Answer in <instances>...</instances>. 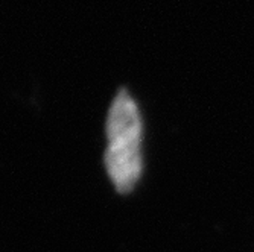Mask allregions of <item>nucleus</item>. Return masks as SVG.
<instances>
[{"instance_id": "f257e3e1", "label": "nucleus", "mask_w": 254, "mask_h": 252, "mask_svg": "<svg viewBox=\"0 0 254 252\" xmlns=\"http://www.w3.org/2000/svg\"><path fill=\"white\" fill-rule=\"evenodd\" d=\"M142 134L137 103L127 90H121L108 111L105 151V169L119 193L131 192L142 175Z\"/></svg>"}]
</instances>
